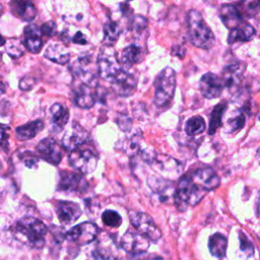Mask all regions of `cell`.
Wrapping results in <instances>:
<instances>
[{"mask_svg": "<svg viewBox=\"0 0 260 260\" xmlns=\"http://www.w3.org/2000/svg\"><path fill=\"white\" fill-rule=\"evenodd\" d=\"M56 214L63 224H70L81 215L80 206L71 201H60L56 206Z\"/></svg>", "mask_w": 260, "mask_h": 260, "instance_id": "cell-17", "label": "cell"}, {"mask_svg": "<svg viewBox=\"0 0 260 260\" xmlns=\"http://www.w3.org/2000/svg\"><path fill=\"white\" fill-rule=\"evenodd\" d=\"M24 42L23 46L34 54H37L41 51L43 47V42L41 39L42 32L41 28L37 24H28L24 27Z\"/></svg>", "mask_w": 260, "mask_h": 260, "instance_id": "cell-21", "label": "cell"}, {"mask_svg": "<svg viewBox=\"0 0 260 260\" xmlns=\"http://www.w3.org/2000/svg\"><path fill=\"white\" fill-rule=\"evenodd\" d=\"M111 82L114 91L123 98L133 94L137 86L136 77L123 69L120 70V72L112 79Z\"/></svg>", "mask_w": 260, "mask_h": 260, "instance_id": "cell-10", "label": "cell"}, {"mask_svg": "<svg viewBox=\"0 0 260 260\" xmlns=\"http://www.w3.org/2000/svg\"><path fill=\"white\" fill-rule=\"evenodd\" d=\"M226 110L225 103H220L214 106V108L211 111L210 117H209V127H208V134L213 135L218 127L221 125V120L223 117V114Z\"/></svg>", "mask_w": 260, "mask_h": 260, "instance_id": "cell-29", "label": "cell"}, {"mask_svg": "<svg viewBox=\"0 0 260 260\" xmlns=\"http://www.w3.org/2000/svg\"><path fill=\"white\" fill-rule=\"evenodd\" d=\"M20 157H21L22 161L24 162V165L28 168H35L38 164V160H39L38 157L31 152H24V153L21 154Z\"/></svg>", "mask_w": 260, "mask_h": 260, "instance_id": "cell-40", "label": "cell"}, {"mask_svg": "<svg viewBox=\"0 0 260 260\" xmlns=\"http://www.w3.org/2000/svg\"><path fill=\"white\" fill-rule=\"evenodd\" d=\"M99 233V228L96 224L84 221L73 226L70 231L65 234V237L77 245H87L95 240Z\"/></svg>", "mask_w": 260, "mask_h": 260, "instance_id": "cell-8", "label": "cell"}, {"mask_svg": "<svg viewBox=\"0 0 260 260\" xmlns=\"http://www.w3.org/2000/svg\"><path fill=\"white\" fill-rule=\"evenodd\" d=\"M228 247V240L226 238L219 234H213L208 240V249L211 255L215 258H222L225 255Z\"/></svg>", "mask_w": 260, "mask_h": 260, "instance_id": "cell-28", "label": "cell"}, {"mask_svg": "<svg viewBox=\"0 0 260 260\" xmlns=\"http://www.w3.org/2000/svg\"><path fill=\"white\" fill-rule=\"evenodd\" d=\"M219 17L228 28H233L244 22V15L241 10L232 4H223L219 8Z\"/></svg>", "mask_w": 260, "mask_h": 260, "instance_id": "cell-20", "label": "cell"}, {"mask_svg": "<svg viewBox=\"0 0 260 260\" xmlns=\"http://www.w3.org/2000/svg\"><path fill=\"white\" fill-rule=\"evenodd\" d=\"M37 151L40 156L52 165H58L62 159V149L52 138H44L37 145Z\"/></svg>", "mask_w": 260, "mask_h": 260, "instance_id": "cell-14", "label": "cell"}, {"mask_svg": "<svg viewBox=\"0 0 260 260\" xmlns=\"http://www.w3.org/2000/svg\"><path fill=\"white\" fill-rule=\"evenodd\" d=\"M44 126L45 125L43 121L36 120L17 127L15 130V135L19 140H28L41 132L44 129Z\"/></svg>", "mask_w": 260, "mask_h": 260, "instance_id": "cell-26", "label": "cell"}, {"mask_svg": "<svg viewBox=\"0 0 260 260\" xmlns=\"http://www.w3.org/2000/svg\"><path fill=\"white\" fill-rule=\"evenodd\" d=\"M96 67L99 76L110 82L120 72L122 66L115 50L112 49V46H106L100 51L96 60Z\"/></svg>", "mask_w": 260, "mask_h": 260, "instance_id": "cell-5", "label": "cell"}, {"mask_svg": "<svg viewBox=\"0 0 260 260\" xmlns=\"http://www.w3.org/2000/svg\"><path fill=\"white\" fill-rule=\"evenodd\" d=\"M15 238L31 248L41 249L45 245L47 226L34 217H24L18 220L13 228Z\"/></svg>", "mask_w": 260, "mask_h": 260, "instance_id": "cell-2", "label": "cell"}, {"mask_svg": "<svg viewBox=\"0 0 260 260\" xmlns=\"http://www.w3.org/2000/svg\"><path fill=\"white\" fill-rule=\"evenodd\" d=\"M127 1H131V0H127Z\"/></svg>", "mask_w": 260, "mask_h": 260, "instance_id": "cell-47", "label": "cell"}, {"mask_svg": "<svg viewBox=\"0 0 260 260\" xmlns=\"http://www.w3.org/2000/svg\"><path fill=\"white\" fill-rule=\"evenodd\" d=\"M11 12L23 21H31L37 15V8L31 0H11Z\"/></svg>", "mask_w": 260, "mask_h": 260, "instance_id": "cell-19", "label": "cell"}, {"mask_svg": "<svg viewBox=\"0 0 260 260\" xmlns=\"http://www.w3.org/2000/svg\"><path fill=\"white\" fill-rule=\"evenodd\" d=\"M129 218L132 225L144 237L152 242H157L161 237V232L154 223L151 216L141 211H130Z\"/></svg>", "mask_w": 260, "mask_h": 260, "instance_id": "cell-6", "label": "cell"}, {"mask_svg": "<svg viewBox=\"0 0 260 260\" xmlns=\"http://www.w3.org/2000/svg\"><path fill=\"white\" fill-rule=\"evenodd\" d=\"M176 90V73L173 68H164L154 80V99L156 107L162 108L168 106L173 100Z\"/></svg>", "mask_w": 260, "mask_h": 260, "instance_id": "cell-4", "label": "cell"}, {"mask_svg": "<svg viewBox=\"0 0 260 260\" xmlns=\"http://www.w3.org/2000/svg\"><path fill=\"white\" fill-rule=\"evenodd\" d=\"M41 32L42 35L44 36H47V37H52L56 34L57 31V25L54 21H47L45 22L41 27Z\"/></svg>", "mask_w": 260, "mask_h": 260, "instance_id": "cell-38", "label": "cell"}, {"mask_svg": "<svg viewBox=\"0 0 260 260\" xmlns=\"http://www.w3.org/2000/svg\"><path fill=\"white\" fill-rule=\"evenodd\" d=\"M256 35V29L249 23L242 22L241 24L230 29L228 37V43L234 44L237 42H248L251 41Z\"/></svg>", "mask_w": 260, "mask_h": 260, "instance_id": "cell-23", "label": "cell"}, {"mask_svg": "<svg viewBox=\"0 0 260 260\" xmlns=\"http://www.w3.org/2000/svg\"><path fill=\"white\" fill-rule=\"evenodd\" d=\"M102 220L104 224L110 228H119L122 223V217L117 211L106 210L102 214Z\"/></svg>", "mask_w": 260, "mask_h": 260, "instance_id": "cell-34", "label": "cell"}, {"mask_svg": "<svg viewBox=\"0 0 260 260\" xmlns=\"http://www.w3.org/2000/svg\"><path fill=\"white\" fill-rule=\"evenodd\" d=\"M87 188V183L81 174L61 172L58 190L68 193H81Z\"/></svg>", "mask_w": 260, "mask_h": 260, "instance_id": "cell-11", "label": "cell"}, {"mask_svg": "<svg viewBox=\"0 0 260 260\" xmlns=\"http://www.w3.org/2000/svg\"><path fill=\"white\" fill-rule=\"evenodd\" d=\"M245 125V115L242 111H236V114L233 115L228 120L226 128L229 132H236L241 130Z\"/></svg>", "mask_w": 260, "mask_h": 260, "instance_id": "cell-33", "label": "cell"}, {"mask_svg": "<svg viewBox=\"0 0 260 260\" xmlns=\"http://www.w3.org/2000/svg\"><path fill=\"white\" fill-rule=\"evenodd\" d=\"M0 168H1V162H0Z\"/></svg>", "mask_w": 260, "mask_h": 260, "instance_id": "cell-46", "label": "cell"}, {"mask_svg": "<svg viewBox=\"0 0 260 260\" xmlns=\"http://www.w3.org/2000/svg\"><path fill=\"white\" fill-rule=\"evenodd\" d=\"M88 140L87 131L77 122H73L70 128L65 132L62 143L65 149L72 151L83 145Z\"/></svg>", "mask_w": 260, "mask_h": 260, "instance_id": "cell-12", "label": "cell"}, {"mask_svg": "<svg viewBox=\"0 0 260 260\" xmlns=\"http://www.w3.org/2000/svg\"><path fill=\"white\" fill-rule=\"evenodd\" d=\"M5 42H6V41H5V39L0 35V47H1V46H4Z\"/></svg>", "mask_w": 260, "mask_h": 260, "instance_id": "cell-44", "label": "cell"}, {"mask_svg": "<svg viewBox=\"0 0 260 260\" xmlns=\"http://www.w3.org/2000/svg\"><path fill=\"white\" fill-rule=\"evenodd\" d=\"M35 85V79L29 77V76H25L20 80L19 83V87L23 90H28L30 89L32 86Z\"/></svg>", "mask_w": 260, "mask_h": 260, "instance_id": "cell-41", "label": "cell"}, {"mask_svg": "<svg viewBox=\"0 0 260 260\" xmlns=\"http://www.w3.org/2000/svg\"><path fill=\"white\" fill-rule=\"evenodd\" d=\"M50 112L53 130L56 132H60L61 130H63L69 120V110L61 104H54L51 107Z\"/></svg>", "mask_w": 260, "mask_h": 260, "instance_id": "cell-24", "label": "cell"}, {"mask_svg": "<svg viewBox=\"0 0 260 260\" xmlns=\"http://www.w3.org/2000/svg\"><path fill=\"white\" fill-rule=\"evenodd\" d=\"M187 31L192 45L208 50L215 44V38L198 10L191 9L187 14Z\"/></svg>", "mask_w": 260, "mask_h": 260, "instance_id": "cell-1", "label": "cell"}, {"mask_svg": "<svg viewBox=\"0 0 260 260\" xmlns=\"http://www.w3.org/2000/svg\"><path fill=\"white\" fill-rule=\"evenodd\" d=\"M70 71L74 78L81 80L80 82L90 84L93 81V73L90 68V58L79 57L70 65Z\"/></svg>", "mask_w": 260, "mask_h": 260, "instance_id": "cell-18", "label": "cell"}, {"mask_svg": "<svg viewBox=\"0 0 260 260\" xmlns=\"http://www.w3.org/2000/svg\"><path fill=\"white\" fill-rule=\"evenodd\" d=\"M121 35V27L115 21H109L104 25V39L105 46H113Z\"/></svg>", "mask_w": 260, "mask_h": 260, "instance_id": "cell-30", "label": "cell"}, {"mask_svg": "<svg viewBox=\"0 0 260 260\" xmlns=\"http://www.w3.org/2000/svg\"><path fill=\"white\" fill-rule=\"evenodd\" d=\"M9 126L0 123V146L7 148L9 138Z\"/></svg>", "mask_w": 260, "mask_h": 260, "instance_id": "cell-39", "label": "cell"}, {"mask_svg": "<svg viewBox=\"0 0 260 260\" xmlns=\"http://www.w3.org/2000/svg\"><path fill=\"white\" fill-rule=\"evenodd\" d=\"M121 248L130 255L143 254L149 248V240L140 233L126 232L120 241Z\"/></svg>", "mask_w": 260, "mask_h": 260, "instance_id": "cell-9", "label": "cell"}, {"mask_svg": "<svg viewBox=\"0 0 260 260\" xmlns=\"http://www.w3.org/2000/svg\"><path fill=\"white\" fill-rule=\"evenodd\" d=\"M2 13H3V6H2V4L0 3V16L2 15Z\"/></svg>", "mask_w": 260, "mask_h": 260, "instance_id": "cell-45", "label": "cell"}, {"mask_svg": "<svg viewBox=\"0 0 260 260\" xmlns=\"http://www.w3.org/2000/svg\"><path fill=\"white\" fill-rule=\"evenodd\" d=\"M241 6H243L246 11H248V13L251 15V13L253 14V12H256L259 8V3L260 0H239Z\"/></svg>", "mask_w": 260, "mask_h": 260, "instance_id": "cell-37", "label": "cell"}, {"mask_svg": "<svg viewBox=\"0 0 260 260\" xmlns=\"http://www.w3.org/2000/svg\"><path fill=\"white\" fill-rule=\"evenodd\" d=\"M190 178L192 181L198 185L200 188L205 190L206 192L214 190L217 188L220 184L219 177L216 175V173L210 169V168H204V169H199L195 171Z\"/></svg>", "mask_w": 260, "mask_h": 260, "instance_id": "cell-16", "label": "cell"}, {"mask_svg": "<svg viewBox=\"0 0 260 260\" xmlns=\"http://www.w3.org/2000/svg\"><path fill=\"white\" fill-rule=\"evenodd\" d=\"M147 25V19L142 15H134L129 20V29L136 32L142 31Z\"/></svg>", "mask_w": 260, "mask_h": 260, "instance_id": "cell-35", "label": "cell"}, {"mask_svg": "<svg viewBox=\"0 0 260 260\" xmlns=\"http://www.w3.org/2000/svg\"><path fill=\"white\" fill-rule=\"evenodd\" d=\"M72 42L75 44H79V45H85L87 43L85 37L83 36V34L81 31H77L74 37L72 38Z\"/></svg>", "mask_w": 260, "mask_h": 260, "instance_id": "cell-42", "label": "cell"}, {"mask_svg": "<svg viewBox=\"0 0 260 260\" xmlns=\"http://www.w3.org/2000/svg\"><path fill=\"white\" fill-rule=\"evenodd\" d=\"M239 239H240V249H241V251L246 255V257H248V258L252 257L254 255V246L251 243V241L242 232L240 233Z\"/></svg>", "mask_w": 260, "mask_h": 260, "instance_id": "cell-36", "label": "cell"}, {"mask_svg": "<svg viewBox=\"0 0 260 260\" xmlns=\"http://www.w3.org/2000/svg\"><path fill=\"white\" fill-rule=\"evenodd\" d=\"M4 45H5L7 54L12 58H19L24 53L23 45L17 39H11L5 42Z\"/></svg>", "mask_w": 260, "mask_h": 260, "instance_id": "cell-32", "label": "cell"}, {"mask_svg": "<svg viewBox=\"0 0 260 260\" xmlns=\"http://www.w3.org/2000/svg\"><path fill=\"white\" fill-rule=\"evenodd\" d=\"M245 69L246 65L241 62H234L225 65L221 74L223 85L231 90L236 89L243 79Z\"/></svg>", "mask_w": 260, "mask_h": 260, "instance_id": "cell-15", "label": "cell"}, {"mask_svg": "<svg viewBox=\"0 0 260 260\" xmlns=\"http://www.w3.org/2000/svg\"><path fill=\"white\" fill-rule=\"evenodd\" d=\"M200 90L206 99H217L221 95L224 87L222 79L212 72L205 73L200 78Z\"/></svg>", "mask_w": 260, "mask_h": 260, "instance_id": "cell-13", "label": "cell"}, {"mask_svg": "<svg viewBox=\"0 0 260 260\" xmlns=\"http://www.w3.org/2000/svg\"><path fill=\"white\" fill-rule=\"evenodd\" d=\"M186 133L189 136H196L205 130V122L200 116H193L187 120L185 126Z\"/></svg>", "mask_w": 260, "mask_h": 260, "instance_id": "cell-31", "label": "cell"}, {"mask_svg": "<svg viewBox=\"0 0 260 260\" xmlns=\"http://www.w3.org/2000/svg\"><path fill=\"white\" fill-rule=\"evenodd\" d=\"M5 91V86H4V84L0 81V93H3Z\"/></svg>", "mask_w": 260, "mask_h": 260, "instance_id": "cell-43", "label": "cell"}, {"mask_svg": "<svg viewBox=\"0 0 260 260\" xmlns=\"http://www.w3.org/2000/svg\"><path fill=\"white\" fill-rule=\"evenodd\" d=\"M141 58H142L141 49L136 45H130L122 50L119 57V61L121 66L123 65L125 67H130L133 64L140 62Z\"/></svg>", "mask_w": 260, "mask_h": 260, "instance_id": "cell-27", "label": "cell"}, {"mask_svg": "<svg viewBox=\"0 0 260 260\" xmlns=\"http://www.w3.org/2000/svg\"><path fill=\"white\" fill-rule=\"evenodd\" d=\"M74 103L82 109H89L93 107L95 103V95L90 84L81 82L78 85L74 90Z\"/></svg>", "mask_w": 260, "mask_h": 260, "instance_id": "cell-22", "label": "cell"}, {"mask_svg": "<svg viewBox=\"0 0 260 260\" xmlns=\"http://www.w3.org/2000/svg\"><path fill=\"white\" fill-rule=\"evenodd\" d=\"M206 191L196 185L190 176L180 179L178 187L174 193V202L179 211H184L188 205H196L204 197Z\"/></svg>", "mask_w": 260, "mask_h": 260, "instance_id": "cell-3", "label": "cell"}, {"mask_svg": "<svg viewBox=\"0 0 260 260\" xmlns=\"http://www.w3.org/2000/svg\"><path fill=\"white\" fill-rule=\"evenodd\" d=\"M45 57L55 63L66 64L70 59V52L63 44L54 43L46 49Z\"/></svg>", "mask_w": 260, "mask_h": 260, "instance_id": "cell-25", "label": "cell"}, {"mask_svg": "<svg viewBox=\"0 0 260 260\" xmlns=\"http://www.w3.org/2000/svg\"><path fill=\"white\" fill-rule=\"evenodd\" d=\"M68 159L70 166L82 175L92 173L98 166V157L89 149H80L78 147L71 151Z\"/></svg>", "mask_w": 260, "mask_h": 260, "instance_id": "cell-7", "label": "cell"}]
</instances>
